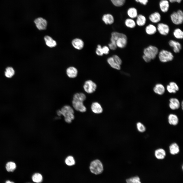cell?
Listing matches in <instances>:
<instances>
[{"label": "cell", "instance_id": "cell-5", "mask_svg": "<svg viewBox=\"0 0 183 183\" xmlns=\"http://www.w3.org/2000/svg\"><path fill=\"white\" fill-rule=\"evenodd\" d=\"M170 17L172 22L174 25H179L183 23V12L180 9L173 12L171 14Z\"/></svg>", "mask_w": 183, "mask_h": 183}, {"label": "cell", "instance_id": "cell-43", "mask_svg": "<svg viewBox=\"0 0 183 183\" xmlns=\"http://www.w3.org/2000/svg\"><path fill=\"white\" fill-rule=\"evenodd\" d=\"M137 3H139L144 5H146L148 2V0H134Z\"/></svg>", "mask_w": 183, "mask_h": 183}, {"label": "cell", "instance_id": "cell-34", "mask_svg": "<svg viewBox=\"0 0 183 183\" xmlns=\"http://www.w3.org/2000/svg\"><path fill=\"white\" fill-rule=\"evenodd\" d=\"M66 164L68 166H72L75 164V161L74 157L72 156H69L67 157L65 160Z\"/></svg>", "mask_w": 183, "mask_h": 183}, {"label": "cell", "instance_id": "cell-9", "mask_svg": "<svg viewBox=\"0 0 183 183\" xmlns=\"http://www.w3.org/2000/svg\"><path fill=\"white\" fill-rule=\"evenodd\" d=\"M169 46L173 49V52L175 53H179L182 48L181 43L175 40L171 39L168 42Z\"/></svg>", "mask_w": 183, "mask_h": 183}, {"label": "cell", "instance_id": "cell-41", "mask_svg": "<svg viewBox=\"0 0 183 183\" xmlns=\"http://www.w3.org/2000/svg\"><path fill=\"white\" fill-rule=\"evenodd\" d=\"M133 183H141L140 181L139 177L138 176H135L130 178Z\"/></svg>", "mask_w": 183, "mask_h": 183}, {"label": "cell", "instance_id": "cell-26", "mask_svg": "<svg viewBox=\"0 0 183 183\" xmlns=\"http://www.w3.org/2000/svg\"><path fill=\"white\" fill-rule=\"evenodd\" d=\"M44 39L47 45L50 47H55L57 45L56 41L49 36H45Z\"/></svg>", "mask_w": 183, "mask_h": 183}, {"label": "cell", "instance_id": "cell-10", "mask_svg": "<svg viewBox=\"0 0 183 183\" xmlns=\"http://www.w3.org/2000/svg\"><path fill=\"white\" fill-rule=\"evenodd\" d=\"M34 22L37 28L40 30L45 29L47 25V22L44 19L39 17L36 19Z\"/></svg>", "mask_w": 183, "mask_h": 183}, {"label": "cell", "instance_id": "cell-18", "mask_svg": "<svg viewBox=\"0 0 183 183\" xmlns=\"http://www.w3.org/2000/svg\"><path fill=\"white\" fill-rule=\"evenodd\" d=\"M72 44L73 47L75 49L81 50L84 47V43L83 40L79 38H75L72 41Z\"/></svg>", "mask_w": 183, "mask_h": 183}, {"label": "cell", "instance_id": "cell-48", "mask_svg": "<svg viewBox=\"0 0 183 183\" xmlns=\"http://www.w3.org/2000/svg\"><path fill=\"white\" fill-rule=\"evenodd\" d=\"M5 183H14L13 182L9 180H7L6 181Z\"/></svg>", "mask_w": 183, "mask_h": 183}, {"label": "cell", "instance_id": "cell-11", "mask_svg": "<svg viewBox=\"0 0 183 183\" xmlns=\"http://www.w3.org/2000/svg\"><path fill=\"white\" fill-rule=\"evenodd\" d=\"M92 112L94 114H99L103 112V108L101 104L98 102H93L90 105Z\"/></svg>", "mask_w": 183, "mask_h": 183}, {"label": "cell", "instance_id": "cell-47", "mask_svg": "<svg viewBox=\"0 0 183 183\" xmlns=\"http://www.w3.org/2000/svg\"><path fill=\"white\" fill-rule=\"evenodd\" d=\"M126 182L127 183H133L130 178L127 179Z\"/></svg>", "mask_w": 183, "mask_h": 183}, {"label": "cell", "instance_id": "cell-27", "mask_svg": "<svg viewBox=\"0 0 183 183\" xmlns=\"http://www.w3.org/2000/svg\"><path fill=\"white\" fill-rule=\"evenodd\" d=\"M168 121L170 124L174 126L177 125L178 123L177 116L173 114H170L168 117Z\"/></svg>", "mask_w": 183, "mask_h": 183}, {"label": "cell", "instance_id": "cell-32", "mask_svg": "<svg viewBox=\"0 0 183 183\" xmlns=\"http://www.w3.org/2000/svg\"><path fill=\"white\" fill-rule=\"evenodd\" d=\"M14 70L12 67H8L6 69L5 75L6 77L10 78L14 75Z\"/></svg>", "mask_w": 183, "mask_h": 183}, {"label": "cell", "instance_id": "cell-33", "mask_svg": "<svg viewBox=\"0 0 183 183\" xmlns=\"http://www.w3.org/2000/svg\"><path fill=\"white\" fill-rule=\"evenodd\" d=\"M16 167V164L12 162H9L7 163L6 168L7 171L8 172H13Z\"/></svg>", "mask_w": 183, "mask_h": 183}, {"label": "cell", "instance_id": "cell-29", "mask_svg": "<svg viewBox=\"0 0 183 183\" xmlns=\"http://www.w3.org/2000/svg\"><path fill=\"white\" fill-rule=\"evenodd\" d=\"M124 23L126 27L131 29L135 28L136 25L135 21L133 19L130 18L125 20Z\"/></svg>", "mask_w": 183, "mask_h": 183}, {"label": "cell", "instance_id": "cell-45", "mask_svg": "<svg viewBox=\"0 0 183 183\" xmlns=\"http://www.w3.org/2000/svg\"><path fill=\"white\" fill-rule=\"evenodd\" d=\"M142 58L147 63H149L152 60L150 58L143 54L142 55Z\"/></svg>", "mask_w": 183, "mask_h": 183}, {"label": "cell", "instance_id": "cell-24", "mask_svg": "<svg viewBox=\"0 0 183 183\" xmlns=\"http://www.w3.org/2000/svg\"><path fill=\"white\" fill-rule=\"evenodd\" d=\"M169 149L170 153L172 155L178 154L180 150L179 146L176 143H173L171 144L169 146Z\"/></svg>", "mask_w": 183, "mask_h": 183}, {"label": "cell", "instance_id": "cell-17", "mask_svg": "<svg viewBox=\"0 0 183 183\" xmlns=\"http://www.w3.org/2000/svg\"><path fill=\"white\" fill-rule=\"evenodd\" d=\"M102 20L106 25H111L114 22V19L113 16L111 14H104L102 17Z\"/></svg>", "mask_w": 183, "mask_h": 183}, {"label": "cell", "instance_id": "cell-7", "mask_svg": "<svg viewBox=\"0 0 183 183\" xmlns=\"http://www.w3.org/2000/svg\"><path fill=\"white\" fill-rule=\"evenodd\" d=\"M83 88L85 92L88 94H92L95 92L97 88L96 84L91 80L86 81L84 83Z\"/></svg>", "mask_w": 183, "mask_h": 183}, {"label": "cell", "instance_id": "cell-49", "mask_svg": "<svg viewBox=\"0 0 183 183\" xmlns=\"http://www.w3.org/2000/svg\"><path fill=\"white\" fill-rule=\"evenodd\" d=\"M183 101H182V103H181V106H182V109H183Z\"/></svg>", "mask_w": 183, "mask_h": 183}, {"label": "cell", "instance_id": "cell-4", "mask_svg": "<svg viewBox=\"0 0 183 183\" xmlns=\"http://www.w3.org/2000/svg\"><path fill=\"white\" fill-rule=\"evenodd\" d=\"M159 51L158 48L156 46L149 45L144 48L143 53V55L153 60L156 58Z\"/></svg>", "mask_w": 183, "mask_h": 183}, {"label": "cell", "instance_id": "cell-20", "mask_svg": "<svg viewBox=\"0 0 183 183\" xmlns=\"http://www.w3.org/2000/svg\"><path fill=\"white\" fill-rule=\"evenodd\" d=\"M170 103L169 106L172 110L178 109L180 106V103L179 100L177 98H172L170 99Z\"/></svg>", "mask_w": 183, "mask_h": 183}, {"label": "cell", "instance_id": "cell-23", "mask_svg": "<svg viewBox=\"0 0 183 183\" xmlns=\"http://www.w3.org/2000/svg\"><path fill=\"white\" fill-rule=\"evenodd\" d=\"M155 155L157 159L160 160L163 159L165 157L166 152L163 149L159 148L155 151Z\"/></svg>", "mask_w": 183, "mask_h": 183}, {"label": "cell", "instance_id": "cell-38", "mask_svg": "<svg viewBox=\"0 0 183 183\" xmlns=\"http://www.w3.org/2000/svg\"><path fill=\"white\" fill-rule=\"evenodd\" d=\"M111 42L108 44V47L110 49L112 50H116L117 47L116 45V41L110 40Z\"/></svg>", "mask_w": 183, "mask_h": 183}, {"label": "cell", "instance_id": "cell-16", "mask_svg": "<svg viewBox=\"0 0 183 183\" xmlns=\"http://www.w3.org/2000/svg\"><path fill=\"white\" fill-rule=\"evenodd\" d=\"M145 31L146 34L148 35H154L157 32V27L153 24H149L145 27Z\"/></svg>", "mask_w": 183, "mask_h": 183}, {"label": "cell", "instance_id": "cell-44", "mask_svg": "<svg viewBox=\"0 0 183 183\" xmlns=\"http://www.w3.org/2000/svg\"><path fill=\"white\" fill-rule=\"evenodd\" d=\"M166 88L168 91L170 93H175L176 91L173 89L169 85H167Z\"/></svg>", "mask_w": 183, "mask_h": 183}, {"label": "cell", "instance_id": "cell-1", "mask_svg": "<svg viewBox=\"0 0 183 183\" xmlns=\"http://www.w3.org/2000/svg\"><path fill=\"white\" fill-rule=\"evenodd\" d=\"M74 113L73 108L68 105L63 106L60 110H58L57 111V115L59 116L63 115L65 121L68 123H71L74 119Z\"/></svg>", "mask_w": 183, "mask_h": 183}, {"label": "cell", "instance_id": "cell-25", "mask_svg": "<svg viewBox=\"0 0 183 183\" xmlns=\"http://www.w3.org/2000/svg\"><path fill=\"white\" fill-rule=\"evenodd\" d=\"M153 90L156 93L159 95H162L165 92V88L162 84H158L156 85L154 87Z\"/></svg>", "mask_w": 183, "mask_h": 183}, {"label": "cell", "instance_id": "cell-35", "mask_svg": "<svg viewBox=\"0 0 183 183\" xmlns=\"http://www.w3.org/2000/svg\"><path fill=\"white\" fill-rule=\"evenodd\" d=\"M115 6L120 7L123 6L126 2V0H110Z\"/></svg>", "mask_w": 183, "mask_h": 183}, {"label": "cell", "instance_id": "cell-8", "mask_svg": "<svg viewBox=\"0 0 183 183\" xmlns=\"http://www.w3.org/2000/svg\"><path fill=\"white\" fill-rule=\"evenodd\" d=\"M157 31L161 35L163 36H166L169 34L170 28L167 24L162 23H158L157 25Z\"/></svg>", "mask_w": 183, "mask_h": 183}, {"label": "cell", "instance_id": "cell-19", "mask_svg": "<svg viewBox=\"0 0 183 183\" xmlns=\"http://www.w3.org/2000/svg\"><path fill=\"white\" fill-rule=\"evenodd\" d=\"M135 21L136 25L140 27H142L146 24L147 19L146 17L144 15L139 14L136 17Z\"/></svg>", "mask_w": 183, "mask_h": 183}, {"label": "cell", "instance_id": "cell-28", "mask_svg": "<svg viewBox=\"0 0 183 183\" xmlns=\"http://www.w3.org/2000/svg\"><path fill=\"white\" fill-rule=\"evenodd\" d=\"M173 34L175 38L178 39H182L183 38V32L179 28H177L174 30Z\"/></svg>", "mask_w": 183, "mask_h": 183}, {"label": "cell", "instance_id": "cell-14", "mask_svg": "<svg viewBox=\"0 0 183 183\" xmlns=\"http://www.w3.org/2000/svg\"><path fill=\"white\" fill-rule=\"evenodd\" d=\"M159 5L161 11L164 13H166L168 11L169 8V2L167 0H161L159 2Z\"/></svg>", "mask_w": 183, "mask_h": 183}, {"label": "cell", "instance_id": "cell-31", "mask_svg": "<svg viewBox=\"0 0 183 183\" xmlns=\"http://www.w3.org/2000/svg\"><path fill=\"white\" fill-rule=\"evenodd\" d=\"M126 36H127L124 33L117 32H113L111 33L110 40L116 41L119 38Z\"/></svg>", "mask_w": 183, "mask_h": 183}, {"label": "cell", "instance_id": "cell-46", "mask_svg": "<svg viewBox=\"0 0 183 183\" xmlns=\"http://www.w3.org/2000/svg\"><path fill=\"white\" fill-rule=\"evenodd\" d=\"M182 0H169V1L172 3L176 2L179 3L181 2Z\"/></svg>", "mask_w": 183, "mask_h": 183}, {"label": "cell", "instance_id": "cell-6", "mask_svg": "<svg viewBox=\"0 0 183 183\" xmlns=\"http://www.w3.org/2000/svg\"><path fill=\"white\" fill-rule=\"evenodd\" d=\"M73 98L72 103L74 109L76 111L81 113L85 112L87 109L84 104V101L80 98Z\"/></svg>", "mask_w": 183, "mask_h": 183}, {"label": "cell", "instance_id": "cell-15", "mask_svg": "<svg viewBox=\"0 0 183 183\" xmlns=\"http://www.w3.org/2000/svg\"><path fill=\"white\" fill-rule=\"evenodd\" d=\"M78 73L77 69L74 67H69L66 70V73L67 76L70 78L73 79L76 77Z\"/></svg>", "mask_w": 183, "mask_h": 183}, {"label": "cell", "instance_id": "cell-40", "mask_svg": "<svg viewBox=\"0 0 183 183\" xmlns=\"http://www.w3.org/2000/svg\"><path fill=\"white\" fill-rule=\"evenodd\" d=\"M102 49L103 54L107 55L109 54L110 49L108 46H104L102 47Z\"/></svg>", "mask_w": 183, "mask_h": 183}, {"label": "cell", "instance_id": "cell-22", "mask_svg": "<svg viewBox=\"0 0 183 183\" xmlns=\"http://www.w3.org/2000/svg\"><path fill=\"white\" fill-rule=\"evenodd\" d=\"M127 13L130 18L133 19L136 18L138 14L137 9L134 7L129 8L127 10Z\"/></svg>", "mask_w": 183, "mask_h": 183}, {"label": "cell", "instance_id": "cell-36", "mask_svg": "<svg viewBox=\"0 0 183 183\" xmlns=\"http://www.w3.org/2000/svg\"><path fill=\"white\" fill-rule=\"evenodd\" d=\"M136 127L138 131L141 132H143L146 130L144 126L141 122H139L136 124Z\"/></svg>", "mask_w": 183, "mask_h": 183}, {"label": "cell", "instance_id": "cell-21", "mask_svg": "<svg viewBox=\"0 0 183 183\" xmlns=\"http://www.w3.org/2000/svg\"><path fill=\"white\" fill-rule=\"evenodd\" d=\"M108 64L113 68L119 70L121 68V66L117 64L114 60L112 56L108 57L107 59Z\"/></svg>", "mask_w": 183, "mask_h": 183}, {"label": "cell", "instance_id": "cell-12", "mask_svg": "<svg viewBox=\"0 0 183 183\" xmlns=\"http://www.w3.org/2000/svg\"><path fill=\"white\" fill-rule=\"evenodd\" d=\"M148 18L149 21L152 23H158L161 20V17L159 12L156 11L151 14L149 16Z\"/></svg>", "mask_w": 183, "mask_h": 183}, {"label": "cell", "instance_id": "cell-42", "mask_svg": "<svg viewBox=\"0 0 183 183\" xmlns=\"http://www.w3.org/2000/svg\"><path fill=\"white\" fill-rule=\"evenodd\" d=\"M169 85L174 90L176 91L179 90V87L177 84L174 82H171L169 83Z\"/></svg>", "mask_w": 183, "mask_h": 183}, {"label": "cell", "instance_id": "cell-3", "mask_svg": "<svg viewBox=\"0 0 183 183\" xmlns=\"http://www.w3.org/2000/svg\"><path fill=\"white\" fill-rule=\"evenodd\" d=\"M158 55L159 61L163 63L171 61L174 58V55L172 52L164 49L159 51Z\"/></svg>", "mask_w": 183, "mask_h": 183}, {"label": "cell", "instance_id": "cell-30", "mask_svg": "<svg viewBox=\"0 0 183 183\" xmlns=\"http://www.w3.org/2000/svg\"><path fill=\"white\" fill-rule=\"evenodd\" d=\"M33 181L36 183H41L43 180V177L40 173H36L34 174L32 177Z\"/></svg>", "mask_w": 183, "mask_h": 183}, {"label": "cell", "instance_id": "cell-50", "mask_svg": "<svg viewBox=\"0 0 183 183\" xmlns=\"http://www.w3.org/2000/svg\"><path fill=\"white\" fill-rule=\"evenodd\" d=\"M30 183V182H27V183Z\"/></svg>", "mask_w": 183, "mask_h": 183}, {"label": "cell", "instance_id": "cell-39", "mask_svg": "<svg viewBox=\"0 0 183 183\" xmlns=\"http://www.w3.org/2000/svg\"><path fill=\"white\" fill-rule=\"evenodd\" d=\"M112 57L115 62L117 64L121 66L122 63V61L121 58L118 55L116 54L113 55Z\"/></svg>", "mask_w": 183, "mask_h": 183}, {"label": "cell", "instance_id": "cell-13", "mask_svg": "<svg viewBox=\"0 0 183 183\" xmlns=\"http://www.w3.org/2000/svg\"><path fill=\"white\" fill-rule=\"evenodd\" d=\"M116 43L117 47L121 49L125 48L128 43L127 36L119 38L116 41Z\"/></svg>", "mask_w": 183, "mask_h": 183}, {"label": "cell", "instance_id": "cell-37", "mask_svg": "<svg viewBox=\"0 0 183 183\" xmlns=\"http://www.w3.org/2000/svg\"><path fill=\"white\" fill-rule=\"evenodd\" d=\"M95 52L96 54L98 56H102L103 55V52L102 47L100 44H98L97 46Z\"/></svg>", "mask_w": 183, "mask_h": 183}, {"label": "cell", "instance_id": "cell-2", "mask_svg": "<svg viewBox=\"0 0 183 183\" xmlns=\"http://www.w3.org/2000/svg\"><path fill=\"white\" fill-rule=\"evenodd\" d=\"M89 168L91 172L95 175L101 174L103 170L102 163L98 159H95L91 162Z\"/></svg>", "mask_w": 183, "mask_h": 183}]
</instances>
